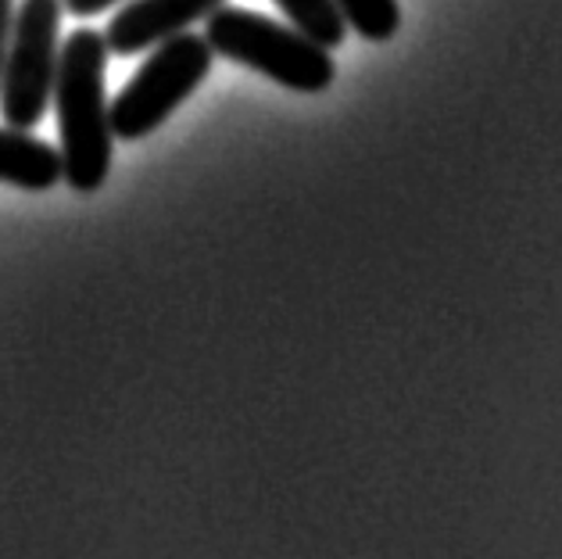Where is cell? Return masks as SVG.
<instances>
[{
  "label": "cell",
  "mask_w": 562,
  "mask_h": 559,
  "mask_svg": "<svg viewBox=\"0 0 562 559\" xmlns=\"http://www.w3.org/2000/svg\"><path fill=\"white\" fill-rule=\"evenodd\" d=\"M209 47L218 58L269 76L272 83L301 93H319L337 79L330 51L319 47L294 25L272 22L248 8H215L204 30Z\"/></svg>",
  "instance_id": "2"
},
{
  "label": "cell",
  "mask_w": 562,
  "mask_h": 559,
  "mask_svg": "<svg viewBox=\"0 0 562 559\" xmlns=\"http://www.w3.org/2000/svg\"><path fill=\"white\" fill-rule=\"evenodd\" d=\"M215 8H223V0H130L108 22V54L133 58L147 47H158L161 40L187 33L194 22L209 19Z\"/></svg>",
  "instance_id": "5"
},
{
  "label": "cell",
  "mask_w": 562,
  "mask_h": 559,
  "mask_svg": "<svg viewBox=\"0 0 562 559\" xmlns=\"http://www.w3.org/2000/svg\"><path fill=\"white\" fill-rule=\"evenodd\" d=\"M61 180V155L30 130H0V183L22 190H50Z\"/></svg>",
  "instance_id": "6"
},
{
  "label": "cell",
  "mask_w": 562,
  "mask_h": 559,
  "mask_svg": "<svg viewBox=\"0 0 562 559\" xmlns=\"http://www.w3.org/2000/svg\"><path fill=\"white\" fill-rule=\"evenodd\" d=\"M115 4H122V0H61V8L72 11L76 19H93V15H101V11L115 8Z\"/></svg>",
  "instance_id": "10"
},
{
  "label": "cell",
  "mask_w": 562,
  "mask_h": 559,
  "mask_svg": "<svg viewBox=\"0 0 562 559\" xmlns=\"http://www.w3.org/2000/svg\"><path fill=\"white\" fill-rule=\"evenodd\" d=\"M212 62L215 51L198 33L161 40L155 54L119 90V98L108 104V122H112L115 141L130 144L155 133L204 83V76L212 72Z\"/></svg>",
  "instance_id": "3"
},
{
  "label": "cell",
  "mask_w": 562,
  "mask_h": 559,
  "mask_svg": "<svg viewBox=\"0 0 562 559\" xmlns=\"http://www.w3.org/2000/svg\"><path fill=\"white\" fill-rule=\"evenodd\" d=\"M334 4L345 15L348 30L373 40V44H383V40H391L402 30V8H397V0H334Z\"/></svg>",
  "instance_id": "8"
},
{
  "label": "cell",
  "mask_w": 562,
  "mask_h": 559,
  "mask_svg": "<svg viewBox=\"0 0 562 559\" xmlns=\"http://www.w3.org/2000/svg\"><path fill=\"white\" fill-rule=\"evenodd\" d=\"M280 11L297 33H305L326 51H337L348 36V22L337 11L334 0H277Z\"/></svg>",
  "instance_id": "7"
},
{
  "label": "cell",
  "mask_w": 562,
  "mask_h": 559,
  "mask_svg": "<svg viewBox=\"0 0 562 559\" xmlns=\"http://www.w3.org/2000/svg\"><path fill=\"white\" fill-rule=\"evenodd\" d=\"M58 30L61 0H19L0 72V115L11 130H33L47 115L61 54Z\"/></svg>",
  "instance_id": "4"
},
{
  "label": "cell",
  "mask_w": 562,
  "mask_h": 559,
  "mask_svg": "<svg viewBox=\"0 0 562 559\" xmlns=\"http://www.w3.org/2000/svg\"><path fill=\"white\" fill-rule=\"evenodd\" d=\"M108 44L98 30H76L61 44L50 104L61 133V180L79 194H93L112 169L115 136L108 122Z\"/></svg>",
  "instance_id": "1"
},
{
  "label": "cell",
  "mask_w": 562,
  "mask_h": 559,
  "mask_svg": "<svg viewBox=\"0 0 562 559\" xmlns=\"http://www.w3.org/2000/svg\"><path fill=\"white\" fill-rule=\"evenodd\" d=\"M11 25H15V0H0V72H4L8 44H11Z\"/></svg>",
  "instance_id": "9"
}]
</instances>
